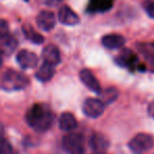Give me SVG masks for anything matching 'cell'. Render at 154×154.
<instances>
[{
  "instance_id": "obj_18",
  "label": "cell",
  "mask_w": 154,
  "mask_h": 154,
  "mask_svg": "<svg viewBox=\"0 0 154 154\" xmlns=\"http://www.w3.org/2000/svg\"><path fill=\"white\" fill-rule=\"evenodd\" d=\"M100 99L105 105H110V103H114L118 97V91L114 87H108L105 90L100 92Z\"/></svg>"
},
{
  "instance_id": "obj_14",
  "label": "cell",
  "mask_w": 154,
  "mask_h": 154,
  "mask_svg": "<svg viewBox=\"0 0 154 154\" xmlns=\"http://www.w3.org/2000/svg\"><path fill=\"white\" fill-rule=\"evenodd\" d=\"M58 126H59L60 130L63 132H70L77 127V120L72 113L63 112L58 120Z\"/></svg>"
},
{
  "instance_id": "obj_17",
  "label": "cell",
  "mask_w": 154,
  "mask_h": 154,
  "mask_svg": "<svg viewBox=\"0 0 154 154\" xmlns=\"http://www.w3.org/2000/svg\"><path fill=\"white\" fill-rule=\"evenodd\" d=\"M22 32H23L24 36L26 37V39H29L31 42L35 43V45H41L45 41V38H43L42 35H40L36 31H34V29L30 24H24L22 26Z\"/></svg>"
},
{
  "instance_id": "obj_5",
  "label": "cell",
  "mask_w": 154,
  "mask_h": 154,
  "mask_svg": "<svg viewBox=\"0 0 154 154\" xmlns=\"http://www.w3.org/2000/svg\"><path fill=\"white\" fill-rule=\"evenodd\" d=\"M105 103L98 98H87L82 103V112L90 118H97L105 112Z\"/></svg>"
},
{
  "instance_id": "obj_2",
  "label": "cell",
  "mask_w": 154,
  "mask_h": 154,
  "mask_svg": "<svg viewBox=\"0 0 154 154\" xmlns=\"http://www.w3.org/2000/svg\"><path fill=\"white\" fill-rule=\"evenodd\" d=\"M29 84H30V80L26 74L13 69H8L1 76L0 87L3 91L13 92V91L23 90L29 86Z\"/></svg>"
},
{
  "instance_id": "obj_20",
  "label": "cell",
  "mask_w": 154,
  "mask_h": 154,
  "mask_svg": "<svg viewBox=\"0 0 154 154\" xmlns=\"http://www.w3.org/2000/svg\"><path fill=\"white\" fill-rule=\"evenodd\" d=\"M143 9H145L146 13L148 14L150 18H153L154 19V1L152 0H147L143 3Z\"/></svg>"
},
{
  "instance_id": "obj_22",
  "label": "cell",
  "mask_w": 154,
  "mask_h": 154,
  "mask_svg": "<svg viewBox=\"0 0 154 154\" xmlns=\"http://www.w3.org/2000/svg\"><path fill=\"white\" fill-rule=\"evenodd\" d=\"M149 113H150V115L154 117V100L152 101L149 106Z\"/></svg>"
},
{
  "instance_id": "obj_8",
  "label": "cell",
  "mask_w": 154,
  "mask_h": 154,
  "mask_svg": "<svg viewBox=\"0 0 154 154\" xmlns=\"http://www.w3.org/2000/svg\"><path fill=\"white\" fill-rule=\"evenodd\" d=\"M57 18L59 20V22L63 26H76L80 22L79 16L77 15L70 7L68 5H63L59 9L57 14Z\"/></svg>"
},
{
  "instance_id": "obj_12",
  "label": "cell",
  "mask_w": 154,
  "mask_h": 154,
  "mask_svg": "<svg viewBox=\"0 0 154 154\" xmlns=\"http://www.w3.org/2000/svg\"><path fill=\"white\" fill-rule=\"evenodd\" d=\"M18 41L14 36L10 34V32L0 34V47L2 56H10L17 49Z\"/></svg>"
},
{
  "instance_id": "obj_9",
  "label": "cell",
  "mask_w": 154,
  "mask_h": 154,
  "mask_svg": "<svg viewBox=\"0 0 154 154\" xmlns=\"http://www.w3.org/2000/svg\"><path fill=\"white\" fill-rule=\"evenodd\" d=\"M36 24L40 30L50 32L56 26V17L51 11H41L36 17Z\"/></svg>"
},
{
  "instance_id": "obj_23",
  "label": "cell",
  "mask_w": 154,
  "mask_h": 154,
  "mask_svg": "<svg viewBox=\"0 0 154 154\" xmlns=\"http://www.w3.org/2000/svg\"><path fill=\"white\" fill-rule=\"evenodd\" d=\"M93 154H107V153H106V152H103V153H96V152H94Z\"/></svg>"
},
{
  "instance_id": "obj_16",
  "label": "cell",
  "mask_w": 154,
  "mask_h": 154,
  "mask_svg": "<svg viewBox=\"0 0 154 154\" xmlns=\"http://www.w3.org/2000/svg\"><path fill=\"white\" fill-rule=\"evenodd\" d=\"M55 75V66H51L49 63L43 62L38 69V71L35 74L36 79L40 82H48L52 79Z\"/></svg>"
},
{
  "instance_id": "obj_4",
  "label": "cell",
  "mask_w": 154,
  "mask_h": 154,
  "mask_svg": "<svg viewBox=\"0 0 154 154\" xmlns=\"http://www.w3.org/2000/svg\"><path fill=\"white\" fill-rule=\"evenodd\" d=\"M154 146V138L148 133H138L128 143V147L134 154H143Z\"/></svg>"
},
{
  "instance_id": "obj_21",
  "label": "cell",
  "mask_w": 154,
  "mask_h": 154,
  "mask_svg": "<svg viewBox=\"0 0 154 154\" xmlns=\"http://www.w3.org/2000/svg\"><path fill=\"white\" fill-rule=\"evenodd\" d=\"M63 0H45V2L47 5H50V7H54V5H57L59 2H61Z\"/></svg>"
},
{
  "instance_id": "obj_19",
  "label": "cell",
  "mask_w": 154,
  "mask_h": 154,
  "mask_svg": "<svg viewBox=\"0 0 154 154\" xmlns=\"http://www.w3.org/2000/svg\"><path fill=\"white\" fill-rule=\"evenodd\" d=\"M0 154H14L11 143L3 137L1 139V143H0Z\"/></svg>"
},
{
  "instance_id": "obj_11",
  "label": "cell",
  "mask_w": 154,
  "mask_h": 154,
  "mask_svg": "<svg viewBox=\"0 0 154 154\" xmlns=\"http://www.w3.org/2000/svg\"><path fill=\"white\" fill-rule=\"evenodd\" d=\"M89 145H90V148L94 152H96V153H103L109 148L110 141L103 133L94 132L91 135Z\"/></svg>"
},
{
  "instance_id": "obj_10",
  "label": "cell",
  "mask_w": 154,
  "mask_h": 154,
  "mask_svg": "<svg viewBox=\"0 0 154 154\" xmlns=\"http://www.w3.org/2000/svg\"><path fill=\"white\" fill-rule=\"evenodd\" d=\"M41 58H42L43 62L56 66L61 61V54H60L59 49L56 45H48L43 48L42 53H41Z\"/></svg>"
},
{
  "instance_id": "obj_3",
  "label": "cell",
  "mask_w": 154,
  "mask_h": 154,
  "mask_svg": "<svg viewBox=\"0 0 154 154\" xmlns=\"http://www.w3.org/2000/svg\"><path fill=\"white\" fill-rule=\"evenodd\" d=\"M62 148L68 154H85V138L79 133H70L62 138Z\"/></svg>"
},
{
  "instance_id": "obj_13",
  "label": "cell",
  "mask_w": 154,
  "mask_h": 154,
  "mask_svg": "<svg viewBox=\"0 0 154 154\" xmlns=\"http://www.w3.org/2000/svg\"><path fill=\"white\" fill-rule=\"evenodd\" d=\"M101 43L106 49L116 50L124 47L126 39L120 34H108L101 38Z\"/></svg>"
},
{
  "instance_id": "obj_1",
  "label": "cell",
  "mask_w": 154,
  "mask_h": 154,
  "mask_svg": "<svg viewBox=\"0 0 154 154\" xmlns=\"http://www.w3.org/2000/svg\"><path fill=\"white\" fill-rule=\"evenodd\" d=\"M26 122L35 132L43 133L53 126L54 114L43 103H35L26 112Z\"/></svg>"
},
{
  "instance_id": "obj_15",
  "label": "cell",
  "mask_w": 154,
  "mask_h": 154,
  "mask_svg": "<svg viewBox=\"0 0 154 154\" xmlns=\"http://www.w3.org/2000/svg\"><path fill=\"white\" fill-rule=\"evenodd\" d=\"M115 61L120 66H125V68H131L134 66L137 61V57L131 50L125 49L120 52V54L115 58Z\"/></svg>"
},
{
  "instance_id": "obj_6",
  "label": "cell",
  "mask_w": 154,
  "mask_h": 154,
  "mask_svg": "<svg viewBox=\"0 0 154 154\" xmlns=\"http://www.w3.org/2000/svg\"><path fill=\"white\" fill-rule=\"evenodd\" d=\"M16 60L18 64L23 70L28 69H34L38 63V57L34 52L29 50H20L16 55Z\"/></svg>"
},
{
  "instance_id": "obj_7",
  "label": "cell",
  "mask_w": 154,
  "mask_h": 154,
  "mask_svg": "<svg viewBox=\"0 0 154 154\" xmlns=\"http://www.w3.org/2000/svg\"><path fill=\"white\" fill-rule=\"evenodd\" d=\"M79 78L80 82H82V85L87 87L91 92L96 93V94H100L101 86L99 84V82L97 80V78L95 77V75L91 72L88 69H82L79 72Z\"/></svg>"
}]
</instances>
